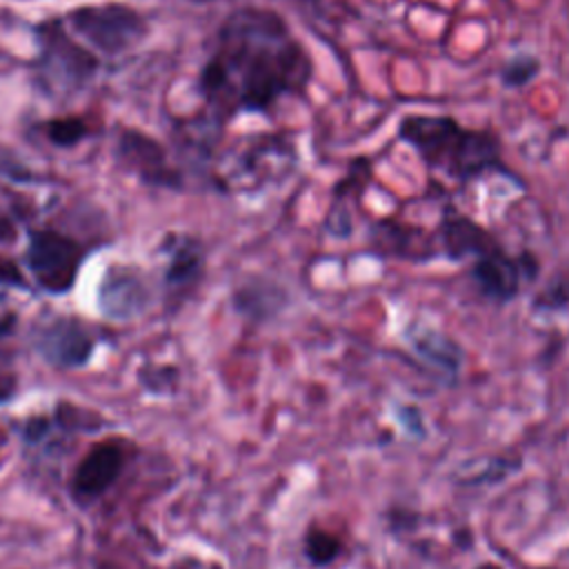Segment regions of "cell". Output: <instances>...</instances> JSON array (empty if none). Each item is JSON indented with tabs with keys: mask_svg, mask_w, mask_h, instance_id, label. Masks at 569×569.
<instances>
[{
	"mask_svg": "<svg viewBox=\"0 0 569 569\" xmlns=\"http://www.w3.org/2000/svg\"><path fill=\"white\" fill-rule=\"evenodd\" d=\"M124 465L122 449L111 442L96 445L73 473V491L80 498H96L107 491Z\"/></svg>",
	"mask_w": 569,
	"mask_h": 569,
	"instance_id": "7",
	"label": "cell"
},
{
	"mask_svg": "<svg viewBox=\"0 0 569 569\" xmlns=\"http://www.w3.org/2000/svg\"><path fill=\"white\" fill-rule=\"evenodd\" d=\"M122 151L136 167H142L147 178L149 173H156V180H162V153L151 140H147L144 136L140 138V136L127 133L122 138Z\"/></svg>",
	"mask_w": 569,
	"mask_h": 569,
	"instance_id": "10",
	"label": "cell"
},
{
	"mask_svg": "<svg viewBox=\"0 0 569 569\" xmlns=\"http://www.w3.org/2000/svg\"><path fill=\"white\" fill-rule=\"evenodd\" d=\"M442 242H445L449 256H453V258H462L469 253L480 256V253L489 251L491 247H496L491 242V238L480 227L469 222L467 218L447 220L442 227Z\"/></svg>",
	"mask_w": 569,
	"mask_h": 569,
	"instance_id": "8",
	"label": "cell"
},
{
	"mask_svg": "<svg viewBox=\"0 0 569 569\" xmlns=\"http://www.w3.org/2000/svg\"><path fill=\"white\" fill-rule=\"evenodd\" d=\"M42 356L60 367H78L91 353V338L76 320L60 318L42 329L38 338Z\"/></svg>",
	"mask_w": 569,
	"mask_h": 569,
	"instance_id": "6",
	"label": "cell"
},
{
	"mask_svg": "<svg viewBox=\"0 0 569 569\" xmlns=\"http://www.w3.org/2000/svg\"><path fill=\"white\" fill-rule=\"evenodd\" d=\"M307 551L316 562H327L336 556L338 542H336V538H331L327 533H311L307 540Z\"/></svg>",
	"mask_w": 569,
	"mask_h": 569,
	"instance_id": "13",
	"label": "cell"
},
{
	"mask_svg": "<svg viewBox=\"0 0 569 569\" xmlns=\"http://www.w3.org/2000/svg\"><path fill=\"white\" fill-rule=\"evenodd\" d=\"M400 138L422 160L458 180L476 178L498 162V140L489 131H473L447 116H409L400 124Z\"/></svg>",
	"mask_w": 569,
	"mask_h": 569,
	"instance_id": "2",
	"label": "cell"
},
{
	"mask_svg": "<svg viewBox=\"0 0 569 569\" xmlns=\"http://www.w3.org/2000/svg\"><path fill=\"white\" fill-rule=\"evenodd\" d=\"M525 276V262L509 258L498 247L476 256L471 267V278L478 289L496 300H509L518 293Z\"/></svg>",
	"mask_w": 569,
	"mask_h": 569,
	"instance_id": "5",
	"label": "cell"
},
{
	"mask_svg": "<svg viewBox=\"0 0 569 569\" xmlns=\"http://www.w3.org/2000/svg\"><path fill=\"white\" fill-rule=\"evenodd\" d=\"M73 27L91 44L116 53L129 47L142 31L140 18L129 7H84L73 13Z\"/></svg>",
	"mask_w": 569,
	"mask_h": 569,
	"instance_id": "4",
	"label": "cell"
},
{
	"mask_svg": "<svg viewBox=\"0 0 569 569\" xmlns=\"http://www.w3.org/2000/svg\"><path fill=\"white\" fill-rule=\"evenodd\" d=\"M309 78L311 60L287 22L267 9H242L227 20L202 82L209 96L233 109L264 111L302 91Z\"/></svg>",
	"mask_w": 569,
	"mask_h": 569,
	"instance_id": "1",
	"label": "cell"
},
{
	"mask_svg": "<svg viewBox=\"0 0 569 569\" xmlns=\"http://www.w3.org/2000/svg\"><path fill=\"white\" fill-rule=\"evenodd\" d=\"M82 136H84V124L80 120L67 118V120H56L53 124H49V138L56 144L69 147V144H76Z\"/></svg>",
	"mask_w": 569,
	"mask_h": 569,
	"instance_id": "12",
	"label": "cell"
},
{
	"mask_svg": "<svg viewBox=\"0 0 569 569\" xmlns=\"http://www.w3.org/2000/svg\"><path fill=\"white\" fill-rule=\"evenodd\" d=\"M80 262V249L64 236L53 231H38L29 244V267L38 282L53 291H67L73 284Z\"/></svg>",
	"mask_w": 569,
	"mask_h": 569,
	"instance_id": "3",
	"label": "cell"
},
{
	"mask_svg": "<svg viewBox=\"0 0 569 569\" xmlns=\"http://www.w3.org/2000/svg\"><path fill=\"white\" fill-rule=\"evenodd\" d=\"M538 69H540V64H538L536 58H531V56H520V58H513V60L507 62L502 78H505L507 84L518 87V84L529 82V80L538 73Z\"/></svg>",
	"mask_w": 569,
	"mask_h": 569,
	"instance_id": "11",
	"label": "cell"
},
{
	"mask_svg": "<svg viewBox=\"0 0 569 569\" xmlns=\"http://www.w3.org/2000/svg\"><path fill=\"white\" fill-rule=\"evenodd\" d=\"M140 284L133 278H111L109 284H104L102 289V307L104 313L111 316H127L133 309L140 307Z\"/></svg>",
	"mask_w": 569,
	"mask_h": 569,
	"instance_id": "9",
	"label": "cell"
},
{
	"mask_svg": "<svg viewBox=\"0 0 569 569\" xmlns=\"http://www.w3.org/2000/svg\"><path fill=\"white\" fill-rule=\"evenodd\" d=\"M9 393H11V380L0 378V402H2L4 398H9Z\"/></svg>",
	"mask_w": 569,
	"mask_h": 569,
	"instance_id": "14",
	"label": "cell"
}]
</instances>
